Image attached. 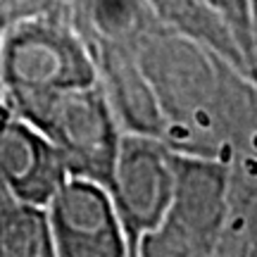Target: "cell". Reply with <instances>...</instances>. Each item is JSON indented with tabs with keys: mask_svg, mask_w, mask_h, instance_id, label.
Here are the masks:
<instances>
[{
	"mask_svg": "<svg viewBox=\"0 0 257 257\" xmlns=\"http://www.w3.org/2000/svg\"><path fill=\"white\" fill-rule=\"evenodd\" d=\"M69 167L34 124L10 107L0 88V179L19 200L46 207Z\"/></svg>",
	"mask_w": 257,
	"mask_h": 257,
	"instance_id": "obj_6",
	"label": "cell"
},
{
	"mask_svg": "<svg viewBox=\"0 0 257 257\" xmlns=\"http://www.w3.org/2000/svg\"><path fill=\"white\" fill-rule=\"evenodd\" d=\"M95 81L91 50L67 8L24 19L0 38V88L15 112L50 93Z\"/></svg>",
	"mask_w": 257,
	"mask_h": 257,
	"instance_id": "obj_1",
	"label": "cell"
},
{
	"mask_svg": "<svg viewBox=\"0 0 257 257\" xmlns=\"http://www.w3.org/2000/svg\"><path fill=\"white\" fill-rule=\"evenodd\" d=\"M174 191V150L165 141L146 134H121L110 195L128 243L136 255L138 243L162 221Z\"/></svg>",
	"mask_w": 257,
	"mask_h": 257,
	"instance_id": "obj_4",
	"label": "cell"
},
{
	"mask_svg": "<svg viewBox=\"0 0 257 257\" xmlns=\"http://www.w3.org/2000/svg\"><path fill=\"white\" fill-rule=\"evenodd\" d=\"M148 5L160 24L198 41L200 46L210 48L212 53L248 74L245 55L236 43L231 29L205 0H148Z\"/></svg>",
	"mask_w": 257,
	"mask_h": 257,
	"instance_id": "obj_8",
	"label": "cell"
},
{
	"mask_svg": "<svg viewBox=\"0 0 257 257\" xmlns=\"http://www.w3.org/2000/svg\"><path fill=\"white\" fill-rule=\"evenodd\" d=\"M53 250L60 257H121L128 243L110 188L69 174L46 205Z\"/></svg>",
	"mask_w": 257,
	"mask_h": 257,
	"instance_id": "obj_5",
	"label": "cell"
},
{
	"mask_svg": "<svg viewBox=\"0 0 257 257\" xmlns=\"http://www.w3.org/2000/svg\"><path fill=\"white\" fill-rule=\"evenodd\" d=\"M214 255H257V153L229 157L226 217Z\"/></svg>",
	"mask_w": 257,
	"mask_h": 257,
	"instance_id": "obj_7",
	"label": "cell"
},
{
	"mask_svg": "<svg viewBox=\"0 0 257 257\" xmlns=\"http://www.w3.org/2000/svg\"><path fill=\"white\" fill-rule=\"evenodd\" d=\"M17 114L57 148L69 174L88 176L110 188L124 131L100 81L50 93Z\"/></svg>",
	"mask_w": 257,
	"mask_h": 257,
	"instance_id": "obj_2",
	"label": "cell"
},
{
	"mask_svg": "<svg viewBox=\"0 0 257 257\" xmlns=\"http://www.w3.org/2000/svg\"><path fill=\"white\" fill-rule=\"evenodd\" d=\"M229 193V160L174 150V191L136 255H214Z\"/></svg>",
	"mask_w": 257,
	"mask_h": 257,
	"instance_id": "obj_3",
	"label": "cell"
},
{
	"mask_svg": "<svg viewBox=\"0 0 257 257\" xmlns=\"http://www.w3.org/2000/svg\"><path fill=\"white\" fill-rule=\"evenodd\" d=\"M67 3L69 0H0V38L19 22L64 10Z\"/></svg>",
	"mask_w": 257,
	"mask_h": 257,
	"instance_id": "obj_10",
	"label": "cell"
},
{
	"mask_svg": "<svg viewBox=\"0 0 257 257\" xmlns=\"http://www.w3.org/2000/svg\"><path fill=\"white\" fill-rule=\"evenodd\" d=\"M53 236L46 207L19 200L0 179V257H50Z\"/></svg>",
	"mask_w": 257,
	"mask_h": 257,
	"instance_id": "obj_9",
	"label": "cell"
}]
</instances>
